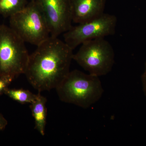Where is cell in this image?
Returning a JSON list of instances; mask_svg holds the SVG:
<instances>
[{
  "instance_id": "obj_1",
  "label": "cell",
  "mask_w": 146,
  "mask_h": 146,
  "mask_svg": "<svg viewBox=\"0 0 146 146\" xmlns=\"http://www.w3.org/2000/svg\"><path fill=\"white\" fill-rule=\"evenodd\" d=\"M73 50L58 37L50 36L29 55L25 74L39 92L56 87L70 72Z\"/></svg>"
},
{
  "instance_id": "obj_2",
  "label": "cell",
  "mask_w": 146,
  "mask_h": 146,
  "mask_svg": "<svg viewBox=\"0 0 146 146\" xmlns=\"http://www.w3.org/2000/svg\"><path fill=\"white\" fill-rule=\"evenodd\" d=\"M55 89L61 101L83 108L98 101L104 91L99 77L77 70L70 71Z\"/></svg>"
},
{
  "instance_id": "obj_3",
  "label": "cell",
  "mask_w": 146,
  "mask_h": 146,
  "mask_svg": "<svg viewBox=\"0 0 146 146\" xmlns=\"http://www.w3.org/2000/svg\"><path fill=\"white\" fill-rule=\"evenodd\" d=\"M25 43L10 27L0 25V77L13 81L25 74L30 55Z\"/></svg>"
},
{
  "instance_id": "obj_4",
  "label": "cell",
  "mask_w": 146,
  "mask_h": 146,
  "mask_svg": "<svg viewBox=\"0 0 146 146\" xmlns=\"http://www.w3.org/2000/svg\"><path fill=\"white\" fill-rule=\"evenodd\" d=\"M10 27L25 42L37 46L50 34L36 0L29 1L22 11L9 18Z\"/></svg>"
},
{
  "instance_id": "obj_5",
  "label": "cell",
  "mask_w": 146,
  "mask_h": 146,
  "mask_svg": "<svg viewBox=\"0 0 146 146\" xmlns=\"http://www.w3.org/2000/svg\"><path fill=\"white\" fill-rule=\"evenodd\" d=\"M73 60L89 74L100 77L106 75L112 70L115 63V54L112 45L104 38L84 42Z\"/></svg>"
},
{
  "instance_id": "obj_6",
  "label": "cell",
  "mask_w": 146,
  "mask_h": 146,
  "mask_svg": "<svg viewBox=\"0 0 146 146\" xmlns=\"http://www.w3.org/2000/svg\"><path fill=\"white\" fill-rule=\"evenodd\" d=\"M117 22L115 15L104 13L92 21L72 26L63 33L64 42L74 50L86 41L113 35Z\"/></svg>"
},
{
  "instance_id": "obj_7",
  "label": "cell",
  "mask_w": 146,
  "mask_h": 146,
  "mask_svg": "<svg viewBox=\"0 0 146 146\" xmlns=\"http://www.w3.org/2000/svg\"><path fill=\"white\" fill-rule=\"evenodd\" d=\"M46 21L50 36L58 37L72 27L70 0H36Z\"/></svg>"
},
{
  "instance_id": "obj_8",
  "label": "cell",
  "mask_w": 146,
  "mask_h": 146,
  "mask_svg": "<svg viewBox=\"0 0 146 146\" xmlns=\"http://www.w3.org/2000/svg\"><path fill=\"white\" fill-rule=\"evenodd\" d=\"M72 22L83 23L104 13L106 0H70Z\"/></svg>"
},
{
  "instance_id": "obj_9",
  "label": "cell",
  "mask_w": 146,
  "mask_h": 146,
  "mask_svg": "<svg viewBox=\"0 0 146 146\" xmlns=\"http://www.w3.org/2000/svg\"><path fill=\"white\" fill-rule=\"evenodd\" d=\"M46 98L41 95V92H39L36 99L30 106L35 120V128L42 136L45 135L46 125Z\"/></svg>"
},
{
  "instance_id": "obj_10",
  "label": "cell",
  "mask_w": 146,
  "mask_h": 146,
  "mask_svg": "<svg viewBox=\"0 0 146 146\" xmlns=\"http://www.w3.org/2000/svg\"><path fill=\"white\" fill-rule=\"evenodd\" d=\"M28 2V0H0V15L10 18L22 11Z\"/></svg>"
},
{
  "instance_id": "obj_11",
  "label": "cell",
  "mask_w": 146,
  "mask_h": 146,
  "mask_svg": "<svg viewBox=\"0 0 146 146\" xmlns=\"http://www.w3.org/2000/svg\"><path fill=\"white\" fill-rule=\"evenodd\" d=\"M4 94L21 104H31L35 100L37 97V94H35L28 90L23 89L8 88L6 90Z\"/></svg>"
},
{
  "instance_id": "obj_12",
  "label": "cell",
  "mask_w": 146,
  "mask_h": 146,
  "mask_svg": "<svg viewBox=\"0 0 146 146\" xmlns=\"http://www.w3.org/2000/svg\"><path fill=\"white\" fill-rule=\"evenodd\" d=\"M12 82V80L9 79L0 77V96L5 94Z\"/></svg>"
},
{
  "instance_id": "obj_13",
  "label": "cell",
  "mask_w": 146,
  "mask_h": 146,
  "mask_svg": "<svg viewBox=\"0 0 146 146\" xmlns=\"http://www.w3.org/2000/svg\"><path fill=\"white\" fill-rule=\"evenodd\" d=\"M141 82H142L143 91L146 98V62L145 64V70L141 76Z\"/></svg>"
},
{
  "instance_id": "obj_14",
  "label": "cell",
  "mask_w": 146,
  "mask_h": 146,
  "mask_svg": "<svg viewBox=\"0 0 146 146\" xmlns=\"http://www.w3.org/2000/svg\"><path fill=\"white\" fill-rule=\"evenodd\" d=\"M8 122L3 116L0 113V131L3 130L5 129L7 125Z\"/></svg>"
},
{
  "instance_id": "obj_15",
  "label": "cell",
  "mask_w": 146,
  "mask_h": 146,
  "mask_svg": "<svg viewBox=\"0 0 146 146\" xmlns=\"http://www.w3.org/2000/svg\"><path fill=\"white\" fill-rule=\"evenodd\" d=\"M28 1H35V0H28Z\"/></svg>"
}]
</instances>
